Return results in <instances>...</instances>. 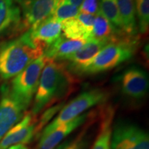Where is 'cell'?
Instances as JSON below:
<instances>
[{
	"label": "cell",
	"mask_w": 149,
	"mask_h": 149,
	"mask_svg": "<svg viewBox=\"0 0 149 149\" xmlns=\"http://www.w3.org/2000/svg\"><path fill=\"white\" fill-rule=\"evenodd\" d=\"M46 46L31 39L29 31L0 45V78L10 79L44 55Z\"/></svg>",
	"instance_id": "obj_1"
},
{
	"label": "cell",
	"mask_w": 149,
	"mask_h": 149,
	"mask_svg": "<svg viewBox=\"0 0 149 149\" xmlns=\"http://www.w3.org/2000/svg\"><path fill=\"white\" fill-rule=\"evenodd\" d=\"M136 43L133 37L110 43L91 60L73 67L72 70L79 74H94L113 69L133 57L135 52Z\"/></svg>",
	"instance_id": "obj_2"
},
{
	"label": "cell",
	"mask_w": 149,
	"mask_h": 149,
	"mask_svg": "<svg viewBox=\"0 0 149 149\" xmlns=\"http://www.w3.org/2000/svg\"><path fill=\"white\" fill-rule=\"evenodd\" d=\"M69 81V74L62 64L55 61H48L41 74L31 113L37 116L53 102L64 85Z\"/></svg>",
	"instance_id": "obj_3"
},
{
	"label": "cell",
	"mask_w": 149,
	"mask_h": 149,
	"mask_svg": "<svg viewBox=\"0 0 149 149\" xmlns=\"http://www.w3.org/2000/svg\"><path fill=\"white\" fill-rule=\"evenodd\" d=\"M48 61L50 59L44 55L35 59L13 78L8 87L11 94L27 109L36 93L43 68Z\"/></svg>",
	"instance_id": "obj_4"
},
{
	"label": "cell",
	"mask_w": 149,
	"mask_h": 149,
	"mask_svg": "<svg viewBox=\"0 0 149 149\" xmlns=\"http://www.w3.org/2000/svg\"><path fill=\"white\" fill-rule=\"evenodd\" d=\"M108 95L107 91L102 88L92 89L81 93L60 110L57 117L45 126L41 134L47 133L61 124L70 122L84 114L87 110L106 102Z\"/></svg>",
	"instance_id": "obj_5"
},
{
	"label": "cell",
	"mask_w": 149,
	"mask_h": 149,
	"mask_svg": "<svg viewBox=\"0 0 149 149\" xmlns=\"http://www.w3.org/2000/svg\"><path fill=\"white\" fill-rule=\"evenodd\" d=\"M111 149H149L148 133L130 123H118L113 127Z\"/></svg>",
	"instance_id": "obj_6"
},
{
	"label": "cell",
	"mask_w": 149,
	"mask_h": 149,
	"mask_svg": "<svg viewBox=\"0 0 149 149\" xmlns=\"http://www.w3.org/2000/svg\"><path fill=\"white\" fill-rule=\"evenodd\" d=\"M60 0H33L20 6L22 18L18 31L33 29L49 17Z\"/></svg>",
	"instance_id": "obj_7"
},
{
	"label": "cell",
	"mask_w": 149,
	"mask_h": 149,
	"mask_svg": "<svg viewBox=\"0 0 149 149\" xmlns=\"http://www.w3.org/2000/svg\"><path fill=\"white\" fill-rule=\"evenodd\" d=\"M36 115L26 112L19 122L17 123L0 140V149H6L13 145L26 144L38 135Z\"/></svg>",
	"instance_id": "obj_8"
},
{
	"label": "cell",
	"mask_w": 149,
	"mask_h": 149,
	"mask_svg": "<svg viewBox=\"0 0 149 149\" xmlns=\"http://www.w3.org/2000/svg\"><path fill=\"white\" fill-rule=\"evenodd\" d=\"M0 100V140L6 133L19 122L27 108L11 94L8 88L3 89Z\"/></svg>",
	"instance_id": "obj_9"
},
{
	"label": "cell",
	"mask_w": 149,
	"mask_h": 149,
	"mask_svg": "<svg viewBox=\"0 0 149 149\" xmlns=\"http://www.w3.org/2000/svg\"><path fill=\"white\" fill-rule=\"evenodd\" d=\"M121 88L123 94L128 97L141 100L148 92V75L141 68H130L126 70L121 77Z\"/></svg>",
	"instance_id": "obj_10"
},
{
	"label": "cell",
	"mask_w": 149,
	"mask_h": 149,
	"mask_svg": "<svg viewBox=\"0 0 149 149\" xmlns=\"http://www.w3.org/2000/svg\"><path fill=\"white\" fill-rule=\"evenodd\" d=\"M95 15L80 12L74 17L61 22L64 37L70 40H88L93 32Z\"/></svg>",
	"instance_id": "obj_11"
},
{
	"label": "cell",
	"mask_w": 149,
	"mask_h": 149,
	"mask_svg": "<svg viewBox=\"0 0 149 149\" xmlns=\"http://www.w3.org/2000/svg\"><path fill=\"white\" fill-rule=\"evenodd\" d=\"M87 117L88 113H84L74 120L61 124L47 133L41 134L38 149H55L64 139L83 124Z\"/></svg>",
	"instance_id": "obj_12"
},
{
	"label": "cell",
	"mask_w": 149,
	"mask_h": 149,
	"mask_svg": "<svg viewBox=\"0 0 149 149\" xmlns=\"http://www.w3.org/2000/svg\"><path fill=\"white\" fill-rule=\"evenodd\" d=\"M22 10L15 0H0V40L8 31H17Z\"/></svg>",
	"instance_id": "obj_13"
},
{
	"label": "cell",
	"mask_w": 149,
	"mask_h": 149,
	"mask_svg": "<svg viewBox=\"0 0 149 149\" xmlns=\"http://www.w3.org/2000/svg\"><path fill=\"white\" fill-rule=\"evenodd\" d=\"M28 31L35 42L40 43L47 48L61 35V23L50 16L34 29Z\"/></svg>",
	"instance_id": "obj_14"
},
{
	"label": "cell",
	"mask_w": 149,
	"mask_h": 149,
	"mask_svg": "<svg viewBox=\"0 0 149 149\" xmlns=\"http://www.w3.org/2000/svg\"><path fill=\"white\" fill-rule=\"evenodd\" d=\"M95 16L92 35L90 39L104 41L108 44L132 37L119 32L99 9Z\"/></svg>",
	"instance_id": "obj_15"
},
{
	"label": "cell",
	"mask_w": 149,
	"mask_h": 149,
	"mask_svg": "<svg viewBox=\"0 0 149 149\" xmlns=\"http://www.w3.org/2000/svg\"><path fill=\"white\" fill-rule=\"evenodd\" d=\"M87 40H75L61 36L46 48L44 55L50 60H63L84 45Z\"/></svg>",
	"instance_id": "obj_16"
},
{
	"label": "cell",
	"mask_w": 149,
	"mask_h": 149,
	"mask_svg": "<svg viewBox=\"0 0 149 149\" xmlns=\"http://www.w3.org/2000/svg\"><path fill=\"white\" fill-rule=\"evenodd\" d=\"M115 109L109 106L104 109L102 115L100 129L91 149H111L112 131Z\"/></svg>",
	"instance_id": "obj_17"
},
{
	"label": "cell",
	"mask_w": 149,
	"mask_h": 149,
	"mask_svg": "<svg viewBox=\"0 0 149 149\" xmlns=\"http://www.w3.org/2000/svg\"><path fill=\"white\" fill-rule=\"evenodd\" d=\"M104 41L89 39L78 51L72 55L67 56L63 60H67L71 63L72 68L84 64L91 60L104 47L108 45Z\"/></svg>",
	"instance_id": "obj_18"
},
{
	"label": "cell",
	"mask_w": 149,
	"mask_h": 149,
	"mask_svg": "<svg viewBox=\"0 0 149 149\" xmlns=\"http://www.w3.org/2000/svg\"><path fill=\"white\" fill-rule=\"evenodd\" d=\"M116 2L124 33L134 37L137 33L134 0H116Z\"/></svg>",
	"instance_id": "obj_19"
},
{
	"label": "cell",
	"mask_w": 149,
	"mask_h": 149,
	"mask_svg": "<svg viewBox=\"0 0 149 149\" xmlns=\"http://www.w3.org/2000/svg\"><path fill=\"white\" fill-rule=\"evenodd\" d=\"M99 9L119 32L126 35L123 29L122 19L120 18L116 0H100Z\"/></svg>",
	"instance_id": "obj_20"
},
{
	"label": "cell",
	"mask_w": 149,
	"mask_h": 149,
	"mask_svg": "<svg viewBox=\"0 0 149 149\" xmlns=\"http://www.w3.org/2000/svg\"><path fill=\"white\" fill-rule=\"evenodd\" d=\"M79 13V8L71 4L68 0H60L51 17L61 23L65 20L74 17Z\"/></svg>",
	"instance_id": "obj_21"
},
{
	"label": "cell",
	"mask_w": 149,
	"mask_h": 149,
	"mask_svg": "<svg viewBox=\"0 0 149 149\" xmlns=\"http://www.w3.org/2000/svg\"><path fill=\"white\" fill-rule=\"evenodd\" d=\"M134 3L138 18L139 31L146 34L149 27V0H134Z\"/></svg>",
	"instance_id": "obj_22"
},
{
	"label": "cell",
	"mask_w": 149,
	"mask_h": 149,
	"mask_svg": "<svg viewBox=\"0 0 149 149\" xmlns=\"http://www.w3.org/2000/svg\"><path fill=\"white\" fill-rule=\"evenodd\" d=\"M98 3V0H84L79 6V12L94 15L99 10Z\"/></svg>",
	"instance_id": "obj_23"
},
{
	"label": "cell",
	"mask_w": 149,
	"mask_h": 149,
	"mask_svg": "<svg viewBox=\"0 0 149 149\" xmlns=\"http://www.w3.org/2000/svg\"><path fill=\"white\" fill-rule=\"evenodd\" d=\"M86 144L82 136H79L70 144H67L63 149H86Z\"/></svg>",
	"instance_id": "obj_24"
},
{
	"label": "cell",
	"mask_w": 149,
	"mask_h": 149,
	"mask_svg": "<svg viewBox=\"0 0 149 149\" xmlns=\"http://www.w3.org/2000/svg\"><path fill=\"white\" fill-rule=\"evenodd\" d=\"M6 149H29L28 146L26 144H18L15 145H13L10 147H8Z\"/></svg>",
	"instance_id": "obj_25"
},
{
	"label": "cell",
	"mask_w": 149,
	"mask_h": 149,
	"mask_svg": "<svg viewBox=\"0 0 149 149\" xmlns=\"http://www.w3.org/2000/svg\"><path fill=\"white\" fill-rule=\"evenodd\" d=\"M69 2L72 4L74 6L77 7V8H79V6H81V3L83 2L84 0H68Z\"/></svg>",
	"instance_id": "obj_26"
},
{
	"label": "cell",
	"mask_w": 149,
	"mask_h": 149,
	"mask_svg": "<svg viewBox=\"0 0 149 149\" xmlns=\"http://www.w3.org/2000/svg\"><path fill=\"white\" fill-rule=\"evenodd\" d=\"M15 1L18 3V4L19 5V6H20L24 4V3L29 2V1H33V0H15Z\"/></svg>",
	"instance_id": "obj_27"
}]
</instances>
